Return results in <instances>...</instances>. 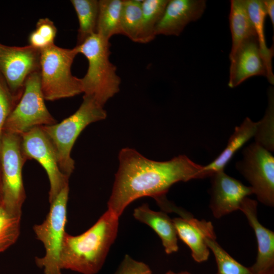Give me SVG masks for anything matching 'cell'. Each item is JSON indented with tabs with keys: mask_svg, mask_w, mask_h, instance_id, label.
Masks as SVG:
<instances>
[{
	"mask_svg": "<svg viewBox=\"0 0 274 274\" xmlns=\"http://www.w3.org/2000/svg\"><path fill=\"white\" fill-rule=\"evenodd\" d=\"M108 210L118 217L132 201L145 196L155 199L166 195L179 182L208 177L204 166L181 155L165 161L149 159L135 150L122 149Z\"/></svg>",
	"mask_w": 274,
	"mask_h": 274,
	"instance_id": "6da1fadb",
	"label": "cell"
},
{
	"mask_svg": "<svg viewBox=\"0 0 274 274\" xmlns=\"http://www.w3.org/2000/svg\"><path fill=\"white\" fill-rule=\"evenodd\" d=\"M118 226L119 217L108 210L84 233L74 236L65 232L60 255L61 270L98 272L116 239Z\"/></svg>",
	"mask_w": 274,
	"mask_h": 274,
	"instance_id": "7a4b0ae2",
	"label": "cell"
},
{
	"mask_svg": "<svg viewBox=\"0 0 274 274\" xmlns=\"http://www.w3.org/2000/svg\"><path fill=\"white\" fill-rule=\"evenodd\" d=\"M110 46L109 41L97 33L75 46L78 54H83L88 62L87 73L81 78L83 93L93 97L103 107L119 91L121 82L117 67L110 60Z\"/></svg>",
	"mask_w": 274,
	"mask_h": 274,
	"instance_id": "3957f363",
	"label": "cell"
},
{
	"mask_svg": "<svg viewBox=\"0 0 274 274\" xmlns=\"http://www.w3.org/2000/svg\"><path fill=\"white\" fill-rule=\"evenodd\" d=\"M107 112L93 97L84 95L79 109L59 123L40 126L55 151L61 171L70 178L75 169L73 147L81 132L90 124L104 120Z\"/></svg>",
	"mask_w": 274,
	"mask_h": 274,
	"instance_id": "277c9868",
	"label": "cell"
},
{
	"mask_svg": "<svg viewBox=\"0 0 274 274\" xmlns=\"http://www.w3.org/2000/svg\"><path fill=\"white\" fill-rule=\"evenodd\" d=\"M40 51L41 86L45 100L53 101L83 93L81 78L71 71L78 54L75 47L66 49L53 44Z\"/></svg>",
	"mask_w": 274,
	"mask_h": 274,
	"instance_id": "5b68a950",
	"label": "cell"
},
{
	"mask_svg": "<svg viewBox=\"0 0 274 274\" xmlns=\"http://www.w3.org/2000/svg\"><path fill=\"white\" fill-rule=\"evenodd\" d=\"M68 185L65 186L50 203L49 211L44 221L33 227L37 238L43 244L45 254L36 257L37 266L44 274H61L60 255L67 221Z\"/></svg>",
	"mask_w": 274,
	"mask_h": 274,
	"instance_id": "8992f818",
	"label": "cell"
},
{
	"mask_svg": "<svg viewBox=\"0 0 274 274\" xmlns=\"http://www.w3.org/2000/svg\"><path fill=\"white\" fill-rule=\"evenodd\" d=\"M27 160L21 148V136L3 131L0 143L3 203L17 213L22 214L26 198L22 168Z\"/></svg>",
	"mask_w": 274,
	"mask_h": 274,
	"instance_id": "52a82bcc",
	"label": "cell"
},
{
	"mask_svg": "<svg viewBox=\"0 0 274 274\" xmlns=\"http://www.w3.org/2000/svg\"><path fill=\"white\" fill-rule=\"evenodd\" d=\"M44 100L40 71L33 73L27 78L22 96L7 119L3 131L21 135L35 127L57 123Z\"/></svg>",
	"mask_w": 274,
	"mask_h": 274,
	"instance_id": "ba28073f",
	"label": "cell"
},
{
	"mask_svg": "<svg viewBox=\"0 0 274 274\" xmlns=\"http://www.w3.org/2000/svg\"><path fill=\"white\" fill-rule=\"evenodd\" d=\"M237 169L251 185L258 200L274 206V157L268 150L254 143L243 151V159L236 165Z\"/></svg>",
	"mask_w": 274,
	"mask_h": 274,
	"instance_id": "9c48e42d",
	"label": "cell"
},
{
	"mask_svg": "<svg viewBox=\"0 0 274 274\" xmlns=\"http://www.w3.org/2000/svg\"><path fill=\"white\" fill-rule=\"evenodd\" d=\"M40 56L41 51L29 45L17 47L0 43V74L18 101L23 94L27 78L40 71Z\"/></svg>",
	"mask_w": 274,
	"mask_h": 274,
	"instance_id": "30bf717a",
	"label": "cell"
},
{
	"mask_svg": "<svg viewBox=\"0 0 274 274\" xmlns=\"http://www.w3.org/2000/svg\"><path fill=\"white\" fill-rule=\"evenodd\" d=\"M21 148L27 160L35 159L45 170L50 183V203L66 186L69 177L60 170L54 148L40 127L21 135Z\"/></svg>",
	"mask_w": 274,
	"mask_h": 274,
	"instance_id": "8fae6325",
	"label": "cell"
},
{
	"mask_svg": "<svg viewBox=\"0 0 274 274\" xmlns=\"http://www.w3.org/2000/svg\"><path fill=\"white\" fill-rule=\"evenodd\" d=\"M210 208L214 217L219 219L239 209L243 200L253 193L252 187L229 176L224 170L211 177Z\"/></svg>",
	"mask_w": 274,
	"mask_h": 274,
	"instance_id": "7c38bea8",
	"label": "cell"
},
{
	"mask_svg": "<svg viewBox=\"0 0 274 274\" xmlns=\"http://www.w3.org/2000/svg\"><path fill=\"white\" fill-rule=\"evenodd\" d=\"M228 86L234 88L255 76L267 77V70L256 36L245 40L230 59Z\"/></svg>",
	"mask_w": 274,
	"mask_h": 274,
	"instance_id": "4fadbf2b",
	"label": "cell"
},
{
	"mask_svg": "<svg viewBox=\"0 0 274 274\" xmlns=\"http://www.w3.org/2000/svg\"><path fill=\"white\" fill-rule=\"evenodd\" d=\"M257 202L246 197L239 207L253 228L258 244L256 261L250 267L254 274H265L274 270V232L263 226L257 217Z\"/></svg>",
	"mask_w": 274,
	"mask_h": 274,
	"instance_id": "5bb4252c",
	"label": "cell"
},
{
	"mask_svg": "<svg viewBox=\"0 0 274 274\" xmlns=\"http://www.w3.org/2000/svg\"><path fill=\"white\" fill-rule=\"evenodd\" d=\"M206 3L205 0H168L156 35L179 36L187 25L202 16Z\"/></svg>",
	"mask_w": 274,
	"mask_h": 274,
	"instance_id": "9a60e30c",
	"label": "cell"
},
{
	"mask_svg": "<svg viewBox=\"0 0 274 274\" xmlns=\"http://www.w3.org/2000/svg\"><path fill=\"white\" fill-rule=\"evenodd\" d=\"M173 221L178 236L189 247L193 259L197 262L207 260L210 249L204 237H216L212 223L195 219L187 212Z\"/></svg>",
	"mask_w": 274,
	"mask_h": 274,
	"instance_id": "2e32d148",
	"label": "cell"
},
{
	"mask_svg": "<svg viewBox=\"0 0 274 274\" xmlns=\"http://www.w3.org/2000/svg\"><path fill=\"white\" fill-rule=\"evenodd\" d=\"M133 216L139 221L150 227L160 237L165 253L178 251V235L173 219L163 212L151 210L148 204L136 208Z\"/></svg>",
	"mask_w": 274,
	"mask_h": 274,
	"instance_id": "e0dca14e",
	"label": "cell"
},
{
	"mask_svg": "<svg viewBox=\"0 0 274 274\" xmlns=\"http://www.w3.org/2000/svg\"><path fill=\"white\" fill-rule=\"evenodd\" d=\"M258 128V122H254L247 117L234 131L228 140L227 146L221 153L211 163L204 166L208 177L214 173L224 170L236 152L251 138L255 136Z\"/></svg>",
	"mask_w": 274,
	"mask_h": 274,
	"instance_id": "ac0fdd59",
	"label": "cell"
},
{
	"mask_svg": "<svg viewBox=\"0 0 274 274\" xmlns=\"http://www.w3.org/2000/svg\"><path fill=\"white\" fill-rule=\"evenodd\" d=\"M229 19L232 40L230 60L245 40L256 35L246 8L245 0L230 1Z\"/></svg>",
	"mask_w": 274,
	"mask_h": 274,
	"instance_id": "d6986e66",
	"label": "cell"
},
{
	"mask_svg": "<svg viewBox=\"0 0 274 274\" xmlns=\"http://www.w3.org/2000/svg\"><path fill=\"white\" fill-rule=\"evenodd\" d=\"M246 8L253 24L261 54L267 70V79L271 84L274 83L272 59L274 54L273 45L268 48L264 32V23L266 16L265 9L261 0H245Z\"/></svg>",
	"mask_w": 274,
	"mask_h": 274,
	"instance_id": "ffe728a7",
	"label": "cell"
},
{
	"mask_svg": "<svg viewBox=\"0 0 274 274\" xmlns=\"http://www.w3.org/2000/svg\"><path fill=\"white\" fill-rule=\"evenodd\" d=\"M123 0H99L96 32L109 41L116 35H122L121 15Z\"/></svg>",
	"mask_w": 274,
	"mask_h": 274,
	"instance_id": "44dd1931",
	"label": "cell"
},
{
	"mask_svg": "<svg viewBox=\"0 0 274 274\" xmlns=\"http://www.w3.org/2000/svg\"><path fill=\"white\" fill-rule=\"evenodd\" d=\"M77 14L79 28L76 46L83 43L88 38L96 33L99 12V1L71 0Z\"/></svg>",
	"mask_w": 274,
	"mask_h": 274,
	"instance_id": "7402d4cb",
	"label": "cell"
},
{
	"mask_svg": "<svg viewBox=\"0 0 274 274\" xmlns=\"http://www.w3.org/2000/svg\"><path fill=\"white\" fill-rule=\"evenodd\" d=\"M168 0H143L139 43H147L156 36V27L161 18Z\"/></svg>",
	"mask_w": 274,
	"mask_h": 274,
	"instance_id": "603a6c76",
	"label": "cell"
},
{
	"mask_svg": "<svg viewBox=\"0 0 274 274\" xmlns=\"http://www.w3.org/2000/svg\"><path fill=\"white\" fill-rule=\"evenodd\" d=\"M141 0H123L121 15L122 35L139 43L142 22Z\"/></svg>",
	"mask_w": 274,
	"mask_h": 274,
	"instance_id": "cb8c5ba5",
	"label": "cell"
},
{
	"mask_svg": "<svg viewBox=\"0 0 274 274\" xmlns=\"http://www.w3.org/2000/svg\"><path fill=\"white\" fill-rule=\"evenodd\" d=\"M22 214L8 209L2 202L0 204V253L14 245L20 232Z\"/></svg>",
	"mask_w": 274,
	"mask_h": 274,
	"instance_id": "d4e9b609",
	"label": "cell"
},
{
	"mask_svg": "<svg viewBox=\"0 0 274 274\" xmlns=\"http://www.w3.org/2000/svg\"><path fill=\"white\" fill-rule=\"evenodd\" d=\"M206 243L212 251L217 263V274H254L247 267L232 258L216 242V237H204Z\"/></svg>",
	"mask_w": 274,
	"mask_h": 274,
	"instance_id": "484cf974",
	"label": "cell"
},
{
	"mask_svg": "<svg viewBox=\"0 0 274 274\" xmlns=\"http://www.w3.org/2000/svg\"><path fill=\"white\" fill-rule=\"evenodd\" d=\"M273 89L268 90V106L263 118L258 122L257 132L255 135L256 143L268 150H273Z\"/></svg>",
	"mask_w": 274,
	"mask_h": 274,
	"instance_id": "4316f807",
	"label": "cell"
},
{
	"mask_svg": "<svg viewBox=\"0 0 274 274\" xmlns=\"http://www.w3.org/2000/svg\"><path fill=\"white\" fill-rule=\"evenodd\" d=\"M57 28L54 22L48 18H40L36 28L28 37L29 45L38 50H43L54 44Z\"/></svg>",
	"mask_w": 274,
	"mask_h": 274,
	"instance_id": "83f0119b",
	"label": "cell"
},
{
	"mask_svg": "<svg viewBox=\"0 0 274 274\" xmlns=\"http://www.w3.org/2000/svg\"><path fill=\"white\" fill-rule=\"evenodd\" d=\"M18 102L0 74V143L6 121Z\"/></svg>",
	"mask_w": 274,
	"mask_h": 274,
	"instance_id": "f1b7e54d",
	"label": "cell"
},
{
	"mask_svg": "<svg viewBox=\"0 0 274 274\" xmlns=\"http://www.w3.org/2000/svg\"><path fill=\"white\" fill-rule=\"evenodd\" d=\"M115 274H152V271L146 263L126 255Z\"/></svg>",
	"mask_w": 274,
	"mask_h": 274,
	"instance_id": "f546056e",
	"label": "cell"
},
{
	"mask_svg": "<svg viewBox=\"0 0 274 274\" xmlns=\"http://www.w3.org/2000/svg\"><path fill=\"white\" fill-rule=\"evenodd\" d=\"M266 15H268L274 27V1L262 0Z\"/></svg>",
	"mask_w": 274,
	"mask_h": 274,
	"instance_id": "4dcf8cb0",
	"label": "cell"
},
{
	"mask_svg": "<svg viewBox=\"0 0 274 274\" xmlns=\"http://www.w3.org/2000/svg\"><path fill=\"white\" fill-rule=\"evenodd\" d=\"M3 185H2V173L0 166V204L3 202Z\"/></svg>",
	"mask_w": 274,
	"mask_h": 274,
	"instance_id": "1f68e13d",
	"label": "cell"
},
{
	"mask_svg": "<svg viewBox=\"0 0 274 274\" xmlns=\"http://www.w3.org/2000/svg\"><path fill=\"white\" fill-rule=\"evenodd\" d=\"M177 274H191L188 271H182Z\"/></svg>",
	"mask_w": 274,
	"mask_h": 274,
	"instance_id": "d6a6232c",
	"label": "cell"
},
{
	"mask_svg": "<svg viewBox=\"0 0 274 274\" xmlns=\"http://www.w3.org/2000/svg\"><path fill=\"white\" fill-rule=\"evenodd\" d=\"M165 274H177L176 273H175L174 272L171 271V270H169L168 271H167Z\"/></svg>",
	"mask_w": 274,
	"mask_h": 274,
	"instance_id": "836d02e7",
	"label": "cell"
},
{
	"mask_svg": "<svg viewBox=\"0 0 274 274\" xmlns=\"http://www.w3.org/2000/svg\"><path fill=\"white\" fill-rule=\"evenodd\" d=\"M265 274H274V270H272L268 273H266Z\"/></svg>",
	"mask_w": 274,
	"mask_h": 274,
	"instance_id": "e575fe53",
	"label": "cell"
}]
</instances>
